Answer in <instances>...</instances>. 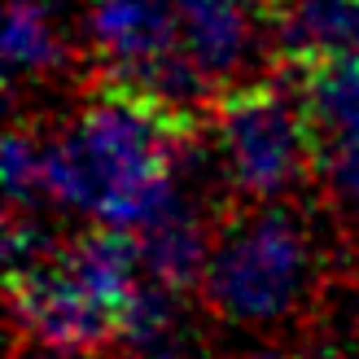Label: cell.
I'll return each mask as SVG.
<instances>
[{
    "label": "cell",
    "mask_w": 359,
    "mask_h": 359,
    "mask_svg": "<svg viewBox=\"0 0 359 359\" xmlns=\"http://www.w3.org/2000/svg\"><path fill=\"white\" fill-rule=\"evenodd\" d=\"M197 114L110 75L83 114L44 145V193L110 228H145L175 189V158L193 149Z\"/></svg>",
    "instance_id": "cell-1"
},
{
    "label": "cell",
    "mask_w": 359,
    "mask_h": 359,
    "mask_svg": "<svg viewBox=\"0 0 359 359\" xmlns=\"http://www.w3.org/2000/svg\"><path fill=\"white\" fill-rule=\"evenodd\" d=\"M311 298L316 250L294 210L263 206L219 228L202 276V302L219 325L267 333L302 320Z\"/></svg>",
    "instance_id": "cell-2"
},
{
    "label": "cell",
    "mask_w": 359,
    "mask_h": 359,
    "mask_svg": "<svg viewBox=\"0 0 359 359\" xmlns=\"http://www.w3.org/2000/svg\"><path fill=\"white\" fill-rule=\"evenodd\" d=\"M215 132L232 189L245 197L290 193L320 163V128L307 97H294L276 79L228 88L215 101Z\"/></svg>",
    "instance_id": "cell-3"
},
{
    "label": "cell",
    "mask_w": 359,
    "mask_h": 359,
    "mask_svg": "<svg viewBox=\"0 0 359 359\" xmlns=\"http://www.w3.org/2000/svg\"><path fill=\"white\" fill-rule=\"evenodd\" d=\"M9 311L18 337L62 359L105 355L123 329V311L70 267L66 250L9 272Z\"/></svg>",
    "instance_id": "cell-4"
},
{
    "label": "cell",
    "mask_w": 359,
    "mask_h": 359,
    "mask_svg": "<svg viewBox=\"0 0 359 359\" xmlns=\"http://www.w3.org/2000/svg\"><path fill=\"white\" fill-rule=\"evenodd\" d=\"M93 40L110 57V75H140L184 48L171 0H93Z\"/></svg>",
    "instance_id": "cell-5"
},
{
    "label": "cell",
    "mask_w": 359,
    "mask_h": 359,
    "mask_svg": "<svg viewBox=\"0 0 359 359\" xmlns=\"http://www.w3.org/2000/svg\"><path fill=\"white\" fill-rule=\"evenodd\" d=\"M215 237H219V232L206 224V215L197 210L184 193H175L145 228H136L140 267H145V276L163 280L175 294L202 290Z\"/></svg>",
    "instance_id": "cell-6"
},
{
    "label": "cell",
    "mask_w": 359,
    "mask_h": 359,
    "mask_svg": "<svg viewBox=\"0 0 359 359\" xmlns=\"http://www.w3.org/2000/svg\"><path fill=\"white\" fill-rule=\"evenodd\" d=\"M276 48L294 75L359 53V0H290L276 13Z\"/></svg>",
    "instance_id": "cell-7"
},
{
    "label": "cell",
    "mask_w": 359,
    "mask_h": 359,
    "mask_svg": "<svg viewBox=\"0 0 359 359\" xmlns=\"http://www.w3.org/2000/svg\"><path fill=\"white\" fill-rule=\"evenodd\" d=\"M180 13V40L184 53L210 79L237 75L250 53V22L245 0H171Z\"/></svg>",
    "instance_id": "cell-8"
},
{
    "label": "cell",
    "mask_w": 359,
    "mask_h": 359,
    "mask_svg": "<svg viewBox=\"0 0 359 359\" xmlns=\"http://www.w3.org/2000/svg\"><path fill=\"white\" fill-rule=\"evenodd\" d=\"M307 110L316 118L320 136H355L359 132V53L333 57L325 66H311L298 75Z\"/></svg>",
    "instance_id": "cell-9"
},
{
    "label": "cell",
    "mask_w": 359,
    "mask_h": 359,
    "mask_svg": "<svg viewBox=\"0 0 359 359\" xmlns=\"http://www.w3.org/2000/svg\"><path fill=\"white\" fill-rule=\"evenodd\" d=\"M5 62L9 70H48L62 62V40L44 0H9L5 18Z\"/></svg>",
    "instance_id": "cell-10"
},
{
    "label": "cell",
    "mask_w": 359,
    "mask_h": 359,
    "mask_svg": "<svg viewBox=\"0 0 359 359\" xmlns=\"http://www.w3.org/2000/svg\"><path fill=\"white\" fill-rule=\"evenodd\" d=\"M5 189L13 210L35 206V197L44 193V145H35L27 132L5 136Z\"/></svg>",
    "instance_id": "cell-11"
},
{
    "label": "cell",
    "mask_w": 359,
    "mask_h": 359,
    "mask_svg": "<svg viewBox=\"0 0 359 359\" xmlns=\"http://www.w3.org/2000/svg\"><path fill=\"white\" fill-rule=\"evenodd\" d=\"M325 175L333 197L351 215H359V132L355 136H333L325 154Z\"/></svg>",
    "instance_id": "cell-12"
},
{
    "label": "cell",
    "mask_w": 359,
    "mask_h": 359,
    "mask_svg": "<svg viewBox=\"0 0 359 359\" xmlns=\"http://www.w3.org/2000/svg\"><path fill=\"white\" fill-rule=\"evenodd\" d=\"M250 9H259V13H280L285 5H290V0H245Z\"/></svg>",
    "instance_id": "cell-13"
}]
</instances>
